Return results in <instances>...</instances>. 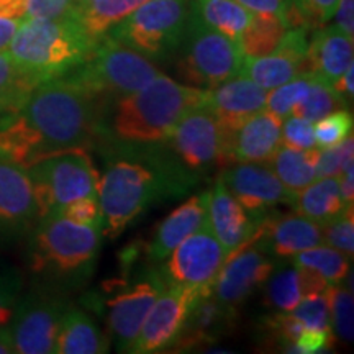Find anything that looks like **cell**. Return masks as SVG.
<instances>
[{
  "label": "cell",
  "instance_id": "54",
  "mask_svg": "<svg viewBox=\"0 0 354 354\" xmlns=\"http://www.w3.org/2000/svg\"><path fill=\"white\" fill-rule=\"evenodd\" d=\"M94 2H97V0H77L79 7H81V12L84 10V8L91 7V6H92V3H94Z\"/></svg>",
  "mask_w": 354,
  "mask_h": 354
},
{
  "label": "cell",
  "instance_id": "51",
  "mask_svg": "<svg viewBox=\"0 0 354 354\" xmlns=\"http://www.w3.org/2000/svg\"><path fill=\"white\" fill-rule=\"evenodd\" d=\"M19 24L20 21L8 20L0 17V51L8 50L13 35H15L17 28H19Z\"/></svg>",
  "mask_w": 354,
  "mask_h": 354
},
{
  "label": "cell",
  "instance_id": "25",
  "mask_svg": "<svg viewBox=\"0 0 354 354\" xmlns=\"http://www.w3.org/2000/svg\"><path fill=\"white\" fill-rule=\"evenodd\" d=\"M37 216L28 171L0 158V227L19 228Z\"/></svg>",
  "mask_w": 354,
  "mask_h": 354
},
{
  "label": "cell",
  "instance_id": "40",
  "mask_svg": "<svg viewBox=\"0 0 354 354\" xmlns=\"http://www.w3.org/2000/svg\"><path fill=\"white\" fill-rule=\"evenodd\" d=\"M320 149V148H318ZM354 158V140L353 135L333 148L320 149L317 161V179L318 177L342 176L344 171L353 167Z\"/></svg>",
  "mask_w": 354,
  "mask_h": 354
},
{
  "label": "cell",
  "instance_id": "7",
  "mask_svg": "<svg viewBox=\"0 0 354 354\" xmlns=\"http://www.w3.org/2000/svg\"><path fill=\"white\" fill-rule=\"evenodd\" d=\"M177 50L180 51L176 64L179 77L185 86L205 91L238 76L245 59L234 39L202 24L192 8Z\"/></svg>",
  "mask_w": 354,
  "mask_h": 354
},
{
  "label": "cell",
  "instance_id": "5",
  "mask_svg": "<svg viewBox=\"0 0 354 354\" xmlns=\"http://www.w3.org/2000/svg\"><path fill=\"white\" fill-rule=\"evenodd\" d=\"M100 241L99 225L76 223L57 215L43 216L30 250L32 271L68 279L86 277L94 269Z\"/></svg>",
  "mask_w": 354,
  "mask_h": 354
},
{
  "label": "cell",
  "instance_id": "24",
  "mask_svg": "<svg viewBox=\"0 0 354 354\" xmlns=\"http://www.w3.org/2000/svg\"><path fill=\"white\" fill-rule=\"evenodd\" d=\"M353 63V38L339 32L336 26L317 30L308 41V76L335 87L348 66Z\"/></svg>",
  "mask_w": 354,
  "mask_h": 354
},
{
  "label": "cell",
  "instance_id": "48",
  "mask_svg": "<svg viewBox=\"0 0 354 354\" xmlns=\"http://www.w3.org/2000/svg\"><path fill=\"white\" fill-rule=\"evenodd\" d=\"M236 2L253 13H268V15L279 17L289 26L287 19L294 6L292 0H236Z\"/></svg>",
  "mask_w": 354,
  "mask_h": 354
},
{
  "label": "cell",
  "instance_id": "34",
  "mask_svg": "<svg viewBox=\"0 0 354 354\" xmlns=\"http://www.w3.org/2000/svg\"><path fill=\"white\" fill-rule=\"evenodd\" d=\"M146 2L148 0H97L91 7L84 8L79 21L92 38L99 39Z\"/></svg>",
  "mask_w": 354,
  "mask_h": 354
},
{
  "label": "cell",
  "instance_id": "53",
  "mask_svg": "<svg viewBox=\"0 0 354 354\" xmlns=\"http://www.w3.org/2000/svg\"><path fill=\"white\" fill-rule=\"evenodd\" d=\"M12 353H15V348H13L10 326L0 325V354H12Z\"/></svg>",
  "mask_w": 354,
  "mask_h": 354
},
{
  "label": "cell",
  "instance_id": "29",
  "mask_svg": "<svg viewBox=\"0 0 354 354\" xmlns=\"http://www.w3.org/2000/svg\"><path fill=\"white\" fill-rule=\"evenodd\" d=\"M192 13L202 24L234 41L253 17V12L236 0H192Z\"/></svg>",
  "mask_w": 354,
  "mask_h": 354
},
{
  "label": "cell",
  "instance_id": "16",
  "mask_svg": "<svg viewBox=\"0 0 354 354\" xmlns=\"http://www.w3.org/2000/svg\"><path fill=\"white\" fill-rule=\"evenodd\" d=\"M220 179L248 215L259 223L271 215L274 207L281 203L290 205L294 198V194L284 187L271 167L261 162H236L228 166Z\"/></svg>",
  "mask_w": 354,
  "mask_h": 354
},
{
  "label": "cell",
  "instance_id": "35",
  "mask_svg": "<svg viewBox=\"0 0 354 354\" xmlns=\"http://www.w3.org/2000/svg\"><path fill=\"white\" fill-rule=\"evenodd\" d=\"M346 97L339 94L333 86L312 76V84H310L307 95L304 97V100L300 102L292 115H297V117L315 123L335 110L346 109Z\"/></svg>",
  "mask_w": 354,
  "mask_h": 354
},
{
  "label": "cell",
  "instance_id": "45",
  "mask_svg": "<svg viewBox=\"0 0 354 354\" xmlns=\"http://www.w3.org/2000/svg\"><path fill=\"white\" fill-rule=\"evenodd\" d=\"M305 25L320 28L333 19L338 0H292Z\"/></svg>",
  "mask_w": 354,
  "mask_h": 354
},
{
  "label": "cell",
  "instance_id": "39",
  "mask_svg": "<svg viewBox=\"0 0 354 354\" xmlns=\"http://www.w3.org/2000/svg\"><path fill=\"white\" fill-rule=\"evenodd\" d=\"M323 243L353 258L354 253V214L353 205H346L328 223L322 225Z\"/></svg>",
  "mask_w": 354,
  "mask_h": 354
},
{
  "label": "cell",
  "instance_id": "46",
  "mask_svg": "<svg viewBox=\"0 0 354 354\" xmlns=\"http://www.w3.org/2000/svg\"><path fill=\"white\" fill-rule=\"evenodd\" d=\"M20 277L12 271H0V325H8L19 302Z\"/></svg>",
  "mask_w": 354,
  "mask_h": 354
},
{
  "label": "cell",
  "instance_id": "44",
  "mask_svg": "<svg viewBox=\"0 0 354 354\" xmlns=\"http://www.w3.org/2000/svg\"><path fill=\"white\" fill-rule=\"evenodd\" d=\"M50 215L64 216V218L76 221V223H86V225H99L102 227V210L99 198L95 197H86L79 198L68 203V205L59 207Z\"/></svg>",
  "mask_w": 354,
  "mask_h": 354
},
{
  "label": "cell",
  "instance_id": "28",
  "mask_svg": "<svg viewBox=\"0 0 354 354\" xmlns=\"http://www.w3.org/2000/svg\"><path fill=\"white\" fill-rule=\"evenodd\" d=\"M318 151V148L294 149L279 146L268 162L284 187L292 194H297L317 179Z\"/></svg>",
  "mask_w": 354,
  "mask_h": 354
},
{
  "label": "cell",
  "instance_id": "3",
  "mask_svg": "<svg viewBox=\"0 0 354 354\" xmlns=\"http://www.w3.org/2000/svg\"><path fill=\"white\" fill-rule=\"evenodd\" d=\"M207 92L158 74L145 87L113 100L109 120L100 125L102 135L120 145L165 143L189 110L205 104Z\"/></svg>",
  "mask_w": 354,
  "mask_h": 354
},
{
  "label": "cell",
  "instance_id": "31",
  "mask_svg": "<svg viewBox=\"0 0 354 354\" xmlns=\"http://www.w3.org/2000/svg\"><path fill=\"white\" fill-rule=\"evenodd\" d=\"M39 84L12 59L7 50L0 51V118L20 109Z\"/></svg>",
  "mask_w": 354,
  "mask_h": 354
},
{
  "label": "cell",
  "instance_id": "10",
  "mask_svg": "<svg viewBox=\"0 0 354 354\" xmlns=\"http://www.w3.org/2000/svg\"><path fill=\"white\" fill-rule=\"evenodd\" d=\"M169 282L158 269H148L138 274L135 281L112 282L107 290L105 313L107 326L117 351L128 353L138 336L145 318L153 304L166 289Z\"/></svg>",
  "mask_w": 354,
  "mask_h": 354
},
{
  "label": "cell",
  "instance_id": "23",
  "mask_svg": "<svg viewBox=\"0 0 354 354\" xmlns=\"http://www.w3.org/2000/svg\"><path fill=\"white\" fill-rule=\"evenodd\" d=\"M259 221L248 215L225 187L223 180L216 179L209 198V230L230 254L253 236Z\"/></svg>",
  "mask_w": 354,
  "mask_h": 354
},
{
  "label": "cell",
  "instance_id": "18",
  "mask_svg": "<svg viewBox=\"0 0 354 354\" xmlns=\"http://www.w3.org/2000/svg\"><path fill=\"white\" fill-rule=\"evenodd\" d=\"M268 94V88L258 86V84L241 76V74L218 84V86L207 92L205 105L214 112L216 120L220 122L221 130H223L227 153L228 136L243 122H246L250 117L264 110Z\"/></svg>",
  "mask_w": 354,
  "mask_h": 354
},
{
  "label": "cell",
  "instance_id": "17",
  "mask_svg": "<svg viewBox=\"0 0 354 354\" xmlns=\"http://www.w3.org/2000/svg\"><path fill=\"white\" fill-rule=\"evenodd\" d=\"M308 41L307 26L287 28L276 51L261 57H245L240 74L268 91L297 76H308Z\"/></svg>",
  "mask_w": 354,
  "mask_h": 354
},
{
  "label": "cell",
  "instance_id": "47",
  "mask_svg": "<svg viewBox=\"0 0 354 354\" xmlns=\"http://www.w3.org/2000/svg\"><path fill=\"white\" fill-rule=\"evenodd\" d=\"M333 343V331L331 330H308L305 328L295 343L290 346V353L313 354L326 351V348Z\"/></svg>",
  "mask_w": 354,
  "mask_h": 354
},
{
  "label": "cell",
  "instance_id": "20",
  "mask_svg": "<svg viewBox=\"0 0 354 354\" xmlns=\"http://www.w3.org/2000/svg\"><path fill=\"white\" fill-rule=\"evenodd\" d=\"M236 310L227 307L215 297L214 292L202 295L190 307L183 330L174 343V351H192L214 344L230 333Z\"/></svg>",
  "mask_w": 354,
  "mask_h": 354
},
{
  "label": "cell",
  "instance_id": "6",
  "mask_svg": "<svg viewBox=\"0 0 354 354\" xmlns=\"http://www.w3.org/2000/svg\"><path fill=\"white\" fill-rule=\"evenodd\" d=\"M158 74L159 69L149 57L104 35L92 55L64 77L95 99L115 100L145 87Z\"/></svg>",
  "mask_w": 354,
  "mask_h": 354
},
{
  "label": "cell",
  "instance_id": "27",
  "mask_svg": "<svg viewBox=\"0 0 354 354\" xmlns=\"http://www.w3.org/2000/svg\"><path fill=\"white\" fill-rule=\"evenodd\" d=\"M290 205L295 209V214L305 218L320 225L328 223L346 207L339 189V176L318 177L300 192L294 194Z\"/></svg>",
  "mask_w": 354,
  "mask_h": 354
},
{
  "label": "cell",
  "instance_id": "4",
  "mask_svg": "<svg viewBox=\"0 0 354 354\" xmlns=\"http://www.w3.org/2000/svg\"><path fill=\"white\" fill-rule=\"evenodd\" d=\"M97 41L79 19H24L7 51L21 69L44 82L81 66Z\"/></svg>",
  "mask_w": 354,
  "mask_h": 354
},
{
  "label": "cell",
  "instance_id": "19",
  "mask_svg": "<svg viewBox=\"0 0 354 354\" xmlns=\"http://www.w3.org/2000/svg\"><path fill=\"white\" fill-rule=\"evenodd\" d=\"M254 236L274 259H290L300 251L323 243L322 225L299 214L268 215L258 225Z\"/></svg>",
  "mask_w": 354,
  "mask_h": 354
},
{
  "label": "cell",
  "instance_id": "21",
  "mask_svg": "<svg viewBox=\"0 0 354 354\" xmlns=\"http://www.w3.org/2000/svg\"><path fill=\"white\" fill-rule=\"evenodd\" d=\"M209 198L210 192L196 194L159 223L148 248L151 263H162L185 238L209 227Z\"/></svg>",
  "mask_w": 354,
  "mask_h": 354
},
{
  "label": "cell",
  "instance_id": "50",
  "mask_svg": "<svg viewBox=\"0 0 354 354\" xmlns=\"http://www.w3.org/2000/svg\"><path fill=\"white\" fill-rule=\"evenodd\" d=\"M0 17L21 21L26 17V0H0Z\"/></svg>",
  "mask_w": 354,
  "mask_h": 354
},
{
  "label": "cell",
  "instance_id": "33",
  "mask_svg": "<svg viewBox=\"0 0 354 354\" xmlns=\"http://www.w3.org/2000/svg\"><path fill=\"white\" fill-rule=\"evenodd\" d=\"M290 263L297 268L318 272L330 286L342 284L349 274L348 256L325 243L294 254Z\"/></svg>",
  "mask_w": 354,
  "mask_h": 354
},
{
  "label": "cell",
  "instance_id": "43",
  "mask_svg": "<svg viewBox=\"0 0 354 354\" xmlns=\"http://www.w3.org/2000/svg\"><path fill=\"white\" fill-rule=\"evenodd\" d=\"M281 146L294 149H312L317 148L315 128L310 120H305L297 115H289L282 122V140Z\"/></svg>",
  "mask_w": 354,
  "mask_h": 354
},
{
  "label": "cell",
  "instance_id": "38",
  "mask_svg": "<svg viewBox=\"0 0 354 354\" xmlns=\"http://www.w3.org/2000/svg\"><path fill=\"white\" fill-rule=\"evenodd\" d=\"M317 148L326 149L339 145L353 133V113L348 109L335 110L313 123Z\"/></svg>",
  "mask_w": 354,
  "mask_h": 354
},
{
  "label": "cell",
  "instance_id": "12",
  "mask_svg": "<svg viewBox=\"0 0 354 354\" xmlns=\"http://www.w3.org/2000/svg\"><path fill=\"white\" fill-rule=\"evenodd\" d=\"M228 253L209 227L198 230L180 243L161 269L169 284L189 287L201 295L214 292V286Z\"/></svg>",
  "mask_w": 354,
  "mask_h": 354
},
{
  "label": "cell",
  "instance_id": "8",
  "mask_svg": "<svg viewBox=\"0 0 354 354\" xmlns=\"http://www.w3.org/2000/svg\"><path fill=\"white\" fill-rule=\"evenodd\" d=\"M192 0H148L107 35L149 59L174 55L183 41Z\"/></svg>",
  "mask_w": 354,
  "mask_h": 354
},
{
  "label": "cell",
  "instance_id": "36",
  "mask_svg": "<svg viewBox=\"0 0 354 354\" xmlns=\"http://www.w3.org/2000/svg\"><path fill=\"white\" fill-rule=\"evenodd\" d=\"M330 308V325L331 331L344 343L353 342L354 333V304L353 294L348 287L342 284L328 286L325 292Z\"/></svg>",
  "mask_w": 354,
  "mask_h": 354
},
{
  "label": "cell",
  "instance_id": "15",
  "mask_svg": "<svg viewBox=\"0 0 354 354\" xmlns=\"http://www.w3.org/2000/svg\"><path fill=\"white\" fill-rule=\"evenodd\" d=\"M198 297L197 290L167 284L145 318L138 336L128 349L133 354L169 351L183 330L190 307Z\"/></svg>",
  "mask_w": 354,
  "mask_h": 354
},
{
  "label": "cell",
  "instance_id": "37",
  "mask_svg": "<svg viewBox=\"0 0 354 354\" xmlns=\"http://www.w3.org/2000/svg\"><path fill=\"white\" fill-rule=\"evenodd\" d=\"M310 84H312V76H297L292 81L282 84V86L271 88L268 94V100H266L264 110L284 120V118L294 113L297 105L307 95Z\"/></svg>",
  "mask_w": 354,
  "mask_h": 354
},
{
  "label": "cell",
  "instance_id": "32",
  "mask_svg": "<svg viewBox=\"0 0 354 354\" xmlns=\"http://www.w3.org/2000/svg\"><path fill=\"white\" fill-rule=\"evenodd\" d=\"M264 286L266 304L276 312H292L304 299L300 269L292 263L287 266H276Z\"/></svg>",
  "mask_w": 354,
  "mask_h": 354
},
{
  "label": "cell",
  "instance_id": "49",
  "mask_svg": "<svg viewBox=\"0 0 354 354\" xmlns=\"http://www.w3.org/2000/svg\"><path fill=\"white\" fill-rule=\"evenodd\" d=\"M335 26L344 35L353 38L354 35V0H338L333 13Z\"/></svg>",
  "mask_w": 354,
  "mask_h": 354
},
{
  "label": "cell",
  "instance_id": "42",
  "mask_svg": "<svg viewBox=\"0 0 354 354\" xmlns=\"http://www.w3.org/2000/svg\"><path fill=\"white\" fill-rule=\"evenodd\" d=\"M77 0H26L25 19H79Z\"/></svg>",
  "mask_w": 354,
  "mask_h": 354
},
{
  "label": "cell",
  "instance_id": "30",
  "mask_svg": "<svg viewBox=\"0 0 354 354\" xmlns=\"http://www.w3.org/2000/svg\"><path fill=\"white\" fill-rule=\"evenodd\" d=\"M287 28L289 26L279 17L268 15V13H253L250 24L236 38V44L245 57L271 55L272 51H276Z\"/></svg>",
  "mask_w": 354,
  "mask_h": 354
},
{
  "label": "cell",
  "instance_id": "26",
  "mask_svg": "<svg viewBox=\"0 0 354 354\" xmlns=\"http://www.w3.org/2000/svg\"><path fill=\"white\" fill-rule=\"evenodd\" d=\"M110 351V339L99 330L86 312L66 308L57 330L55 353L104 354Z\"/></svg>",
  "mask_w": 354,
  "mask_h": 354
},
{
  "label": "cell",
  "instance_id": "9",
  "mask_svg": "<svg viewBox=\"0 0 354 354\" xmlns=\"http://www.w3.org/2000/svg\"><path fill=\"white\" fill-rule=\"evenodd\" d=\"M33 185L37 216L50 215L59 207L95 197L99 171L87 149H68L26 167Z\"/></svg>",
  "mask_w": 354,
  "mask_h": 354
},
{
  "label": "cell",
  "instance_id": "14",
  "mask_svg": "<svg viewBox=\"0 0 354 354\" xmlns=\"http://www.w3.org/2000/svg\"><path fill=\"white\" fill-rule=\"evenodd\" d=\"M276 266V259L259 245L253 234L227 256L216 276L214 295L223 305L236 310L254 290L264 287Z\"/></svg>",
  "mask_w": 354,
  "mask_h": 354
},
{
  "label": "cell",
  "instance_id": "2",
  "mask_svg": "<svg viewBox=\"0 0 354 354\" xmlns=\"http://www.w3.org/2000/svg\"><path fill=\"white\" fill-rule=\"evenodd\" d=\"M120 151L97 183L102 234L107 238L120 236L153 203L184 194L194 177L165 154L138 151L136 145H125Z\"/></svg>",
  "mask_w": 354,
  "mask_h": 354
},
{
  "label": "cell",
  "instance_id": "11",
  "mask_svg": "<svg viewBox=\"0 0 354 354\" xmlns=\"http://www.w3.org/2000/svg\"><path fill=\"white\" fill-rule=\"evenodd\" d=\"M167 141L176 154V161L192 176L214 166L230 165L223 130L205 104L189 110Z\"/></svg>",
  "mask_w": 354,
  "mask_h": 354
},
{
  "label": "cell",
  "instance_id": "13",
  "mask_svg": "<svg viewBox=\"0 0 354 354\" xmlns=\"http://www.w3.org/2000/svg\"><path fill=\"white\" fill-rule=\"evenodd\" d=\"M66 302L59 295L32 292L17 302L10 320L13 348L19 354L55 353L56 336Z\"/></svg>",
  "mask_w": 354,
  "mask_h": 354
},
{
  "label": "cell",
  "instance_id": "52",
  "mask_svg": "<svg viewBox=\"0 0 354 354\" xmlns=\"http://www.w3.org/2000/svg\"><path fill=\"white\" fill-rule=\"evenodd\" d=\"M353 167H349L348 171H344L342 176H339V189H342V197L344 205H353V198H354V174H353Z\"/></svg>",
  "mask_w": 354,
  "mask_h": 354
},
{
  "label": "cell",
  "instance_id": "22",
  "mask_svg": "<svg viewBox=\"0 0 354 354\" xmlns=\"http://www.w3.org/2000/svg\"><path fill=\"white\" fill-rule=\"evenodd\" d=\"M281 118L261 110L228 136L230 159L232 162H268L281 146Z\"/></svg>",
  "mask_w": 354,
  "mask_h": 354
},
{
  "label": "cell",
  "instance_id": "1",
  "mask_svg": "<svg viewBox=\"0 0 354 354\" xmlns=\"http://www.w3.org/2000/svg\"><path fill=\"white\" fill-rule=\"evenodd\" d=\"M99 102L64 76L41 82L0 118V158L26 169L53 154L87 149L102 135Z\"/></svg>",
  "mask_w": 354,
  "mask_h": 354
},
{
  "label": "cell",
  "instance_id": "41",
  "mask_svg": "<svg viewBox=\"0 0 354 354\" xmlns=\"http://www.w3.org/2000/svg\"><path fill=\"white\" fill-rule=\"evenodd\" d=\"M292 315L308 330H331L330 308L325 292L310 295L300 300V304L292 310Z\"/></svg>",
  "mask_w": 354,
  "mask_h": 354
}]
</instances>
